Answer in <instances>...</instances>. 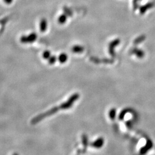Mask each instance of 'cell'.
Listing matches in <instances>:
<instances>
[{"mask_svg": "<svg viewBox=\"0 0 155 155\" xmlns=\"http://www.w3.org/2000/svg\"><path fill=\"white\" fill-rule=\"evenodd\" d=\"M59 110H61L60 106L59 107H54L52 109H50V110L47 111V112L44 113L43 114H41L39 116L35 117L34 118H33L31 121V124L32 125H35V124H37L38 122H40V121H41L42 119H43L44 118H45L47 117L50 116L54 115V113L57 112Z\"/></svg>", "mask_w": 155, "mask_h": 155, "instance_id": "1", "label": "cell"}, {"mask_svg": "<svg viewBox=\"0 0 155 155\" xmlns=\"http://www.w3.org/2000/svg\"><path fill=\"white\" fill-rule=\"evenodd\" d=\"M79 97V96L78 94H75L73 95L67 100V101L61 104V105H60L61 109L66 110V109L70 108L73 106V104L74 103V102H75L77 101V99H78Z\"/></svg>", "mask_w": 155, "mask_h": 155, "instance_id": "2", "label": "cell"}, {"mask_svg": "<svg viewBox=\"0 0 155 155\" xmlns=\"http://www.w3.org/2000/svg\"><path fill=\"white\" fill-rule=\"evenodd\" d=\"M37 39V35L35 33H32L28 35V36H22L21 38V41L23 43H32Z\"/></svg>", "mask_w": 155, "mask_h": 155, "instance_id": "3", "label": "cell"}, {"mask_svg": "<svg viewBox=\"0 0 155 155\" xmlns=\"http://www.w3.org/2000/svg\"><path fill=\"white\" fill-rule=\"evenodd\" d=\"M47 22L45 19H42L40 21V29L41 32H44L47 29Z\"/></svg>", "mask_w": 155, "mask_h": 155, "instance_id": "4", "label": "cell"}, {"mask_svg": "<svg viewBox=\"0 0 155 155\" xmlns=\"http://www.w3.org/2000/svg\"><path fill=\"white\" fill-rule=\"evenodd\" d=\"M67 55L66 54H61L59 56L58 60L60 63H64L67 60Z\"/></svg>", "mask_w": 155, "mask_h": 155, "instance_id": "5", "label": "cell"}, {"mask_svg": "<svg viewBox=\"0 0 155 155\" xmlns=\"http://www.w3.org/2000/svg\"><path fill=\"white\" fill-rule=\"evenodd\" d=\"M103 139L99 138V139H98V140H97L96 142H94L92 144V145H93V147H96V148H99V147H102V145H103Z\"/></svg>", "mask_w": 155, "mask_h": 155, "instance_id": "6", "label": "cell"}, {"mask_svg": "<svg viewBox=\"0 0 155 155\" xmlns=\"http://www.w3.org/2000/svg\"><path fill=\"white\" fill-rule=\"evenodd\" d=\"M72 51L74 52H76V53H80V52H82L83 51V48L81 47V46H74L73 49H72Z\"/></svg>", "mask_w": 155, "mask_h": 155, "instance_id": "7", "label": "cell"}, {"mask_svg": "<svg viewBox=\"0 0 155 155\" xmlns=\"http://www.w3.org/2000/svg\"><path fill=\"white\" fill-rule=\"evenodd\" d=\"M66 19H67L66 16H65V15H61L59 18V24H64L66 22Z\"/></svg>", "mask_w": 155, "mask_h": 155, "instance_id": "8", "label": "cell"}, {"mask_svg": "<svg viewBox=\"0 0 155 155\" xmlns=\"http://www.w3.org/2000/svg\"><path fill=\"white\" fill-rule=\"evenodd\" d=\"M48 59H49V60H48L49 63H50V64H54L56 62L57 59L56 58V57H55V56H52V57H50V58Z\"/></svg>", "mask_w": 155, "mask_h": 155, "instance_id": "9", "label": "cell"}, {"mask_svg": "<svg viewBox=\"0 0 155 155\" xmlns=\"http://www.w3.org/2000/svg\"><path fill=\"white\" fill-rule=\"evenodd\" d=\"M50 55H51V54H50V51H45L43 53V57L44 59H48L50 58Z\"/></svg>", "mask_w": 155, "mask_h": 155, "instance_id": "10", "label": "cell"}, {"mask_svg": "<svg viewBox=\"0 0 155 155\" xmlns=\"http://www.w3.org/2000/svg\"><path fill=\"white\" fill-rule=\"evenodd\" d=\"M115 113H116V110L113 109H112L111 111H110V118H111V119H114V118H115Z\"/></svg>", "mask_w": 155, "mask_h": 155, "instance_id": "11", "label": "cell"}, {"mask_svg": "<svg viewBox=\"0 0 155 155\" xmlns=\"http://www.w3.org/2000/svg\"><path fill=\"white\" fill-rule=\"evenodd\" d=\"M3 1H4V2H5V3H8V4H9L10 3H11V2H12L13 0H3Z\"/></svg>", "mask_w": 155, "mask_h": 155, "instance_id": "12", "label": "cell"}]
</instances>
